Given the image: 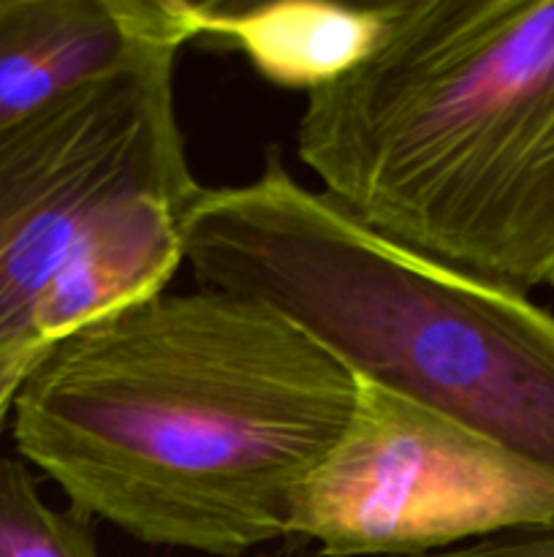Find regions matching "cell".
Segmentation results:
<instances>
[{
  "instance_id": "obj_1",
  "label": "cell",
  "mask_w": 554,
  "mask_h": 557,
  "mask_svg": "<svg viewBox=\"0 0 554 557\" xmlns=\"http://www.w3.org/2000/svg\"><path fill=\"white\" fill-rule=\"evenodd\" d=\"M302 326L221 288L158 292L47 348L20 384V457L68 506L150 547L250 557L356 406Z\"/></svg>"
},
{
  "instance_id": "obj_2",
  "label": "cell",
  "mask_w": 554,
  "mask_h": 557,
  "mask_svg": "<svg viewBox=\"0 0 554 557\" xmlns=\"http://www.w3.org/2000/svg\"><path fill=\"white\" fill-rule=\"evenodd\" d=\"M297 156L394 243L554 288V0H400L362 65L310 92Z\"/></svg>"
},
{
  "instance_id": "obj_3",
  "label": "cell",
  "mask_w": 554,
  "mask_h": 557,
  "mask_svg": "<svg viewBox=\"0 0 554 557\" xmlns=\"http://www.w3.org/2000/svg\"><path fill=\"white\" fill-rule=\"evenodd\" d=\"M196 286L259 299L356 379L462 419L554 471V313L394 243L266 150L179 221Z\"/></svg>"
},
{
  "instance_id": "obj_4",
  "label": "cell",
  "mask_w": 554,
  "mask_h": 557,
  "mask_svg": "<svg viewBox=\"0 0 554 557\" xmlns=\"http://www.w3.org/2000/svg\"><path fill=\"white\" fill-rule=\"evenodd\" d=\"M179 49H158L0 128V357L47 348L36 313L63 272L144 201L185 207Z\"/></svg>"
},
{
  "instance_id": "obj_5",
  "label": "cell",
  "mask_w": 554,
  "mask_h": 557,
  "mask_svg": "<svg viewBox=\"0 0 554 557\" xmlns=\"http://www.w3.org/2000/svg\"><path fill=\"white\" fill-rule=\"evenodd\" d=\"M356 381L345 430L293 495L286 542L405 555L554 520V471L462 419Z\"/></svg>"
},
{
  "instance_id": "obj_6",
  "label": "cell",
  "mask_w": 554,
  "mask_h": 557,
  "mask_svg": "<svg viewBox=\"0 0 554 557\" xmlns=\"http://www.w3.org/2000/svg\"><path fill=\"white\" fill-rule=\"evenodd\" d=\"M193 41L188 0H0V128Z\"/></svg>"
},
{
  "instance_id": "obj_7",
  "label": "cell",
  "mask_w": 554,
  "mask_h": 557,
  "mask_svg": "<svg viewBox=\"0 0 554 557\" xmlns=\"http://www.w3.org/2000/svg\"><path fill=\"white\" fill-rule=\"evenodd\" d=\"M196 41L237 49L266 82L304 96L351 74L389 30V3L331 0L190 3Z\"/></svg>"
},
{
  "instance_id": "obj_8",
  "label": "cell",
  "mask_w": 554,
  "mask_h": 557,
  "mask_svg": "<svg viewBox=\"0 0 554 557\" xmlns=\"http://www.w3.org/2000/svg\"><path fill=\"white\" fill-rule=\"evenodd\" d=\"M0 557H101L90 517L52 509L16 457H0Z\"/></svg>"
},
{
  "instance_id": "obj_9",
  "label": "cell",
  "mask_w": 554,
  "mask_h": 557,
  "mask_svg": "<svg viewBox=\"0 0 554 557\" xmlns=\"http://www.w3.org/2000/svg\"><path fill=\"white\" fill-rule=\"evenodd\" d=\"M49 348V346H47ZM47 348H36V351H20V354H3L0 357V433L5 428V419L11 417V406L20 384L25 375L30 373L33 364L47 354Z\"/></svg>"
},
{
  "instance_id": "obj_10",
  "label": "cell",
  "mask_w": 554,
  "mask_h": 557,
  "mask_svg": "<svg viewBox=\"0 0 554 557\" xmlns=\"http://www.w3.org/2000/svg\"><path fill=\"white\" fill-rule=\"evenodd\" d=\"M527 544L532 557H554V520L527 528Z\"/></svg>"
}]
</instances>
